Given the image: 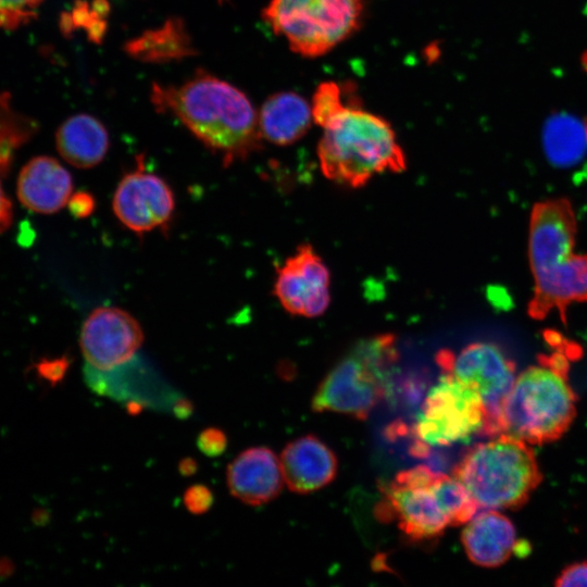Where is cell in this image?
<instances>
[{
    "label": "cell",
    "instance_id": "obj_2",
    "mask_svg": "<svg viewBox=\"0 0 587 587\" xmlns=\"http://www.w3.org/2000/svg\"><path fill=\"white\" fill-rule=\"evenodd\" d=\"M577 222L565 198L534 204L529 218L528 261L534 277V294L527 313L544 320L558 311L563 323L566 309L587 302V253L574 252Z\"/></svg>",
    "mask_w": 587,
    "mask_h": 587
},
{
    "label": "cell",
    "instance_id": "obj_17",
    "mask_svg": "<svg viewBox=\"0 0 587 587\" xmlns=\"http://www.w3.org/2000/svg\"><path fill=\"white\" fill-rule=\"evenodd\" d=\"M461 540L473 563L496 567L503 564L514 552L516 533L507 516L498 510H486L465 524Z\"/></svg>",
    "mask_w": 587,
    "mask_h": 587
},
{
    "label": "cell",
    "instance_id": "obj_8",
    "mask_svg": "<svg viewBox=\"0 0 587 587\" xmlns=\"http://www.w3.org/2000/svg\"><path fill=\"white\" fill-rule=\"evenodd\" d=\"M486 409L478 392L442 372L430 387L413 426L416 442L425 448L446 447L483 434Z\"/></svg>",
    "mask_w": 587,
    "mask_h": 587
},
{
    "label": "cell",
    "instance_id": "obj_18",
    "mask_svg": "<svg viewBox=\"0 0 587 587\" xmlns=\"http://www.w3.org/2000/svg\"><path fill=\"white\" fill-rule=\"evenodd\" d=\"M258 116L262 137L277 146L297 142L314 122L311 103L294 91H279L267 97Z\"/></svg>",
    "mask_w": 587,
    "mask_h": 587
},
{
    "label": "cell",
    "instance_id": "obj_14",
    "mask_svg": "<svg viewBox=\"0 0 587 587\" xmlns=\"http://www.w3.org/2000/svg\"><path fill=\"white\" fill-rule=\"evenodd\" d=\"M226 483L233 497L248 505L274 500L284 483L279 458L266 447L243 450L228 465Z\"/></svg>",
    "mask_w": 587,
    "mask_h": 587
},
{
    "label": "cell",
    "instance_id": "obj_24",
    "mask_svg": "<svg viewBox=\"0 0 587 587\" xmlns=\"http://www.w3.org/2000/svg\"><path fill=\"white\" fill-rule=\"evenodd\" d=\"M345 103L344 90L337 83H321L311 100L314 123L321 127Z\"/></svg>",
    "mask_w": 587,
    "mask_h": 587
},
{
    "label": "cell",
    "instance_id": "obj_23",
    "mask_svg": "<svg viewBox=\"0 0 587 587\" xmlns=\"http://www.w3.org/2000/svg\"><path fill=\"white\" fill-rule=\"evenodd\" d=\"M108 8L104 0H95L91 5L85 1L77 3L72 14L64 16L63 28L68 30L70 28L83 27L91 40L99 42L105 32L107 22L103 18V13L108 12Z\"/></svg>",
    "mask_w": 587,
    "mask_h": 587
},
{
    "label": "cell",
    "instance_id": "obj_4",
    "mask_svg": "<svg viewBox=\"0 0 587 587\" xmlns=\"http://www.w3.org/2000/svg\"><path fill=\"white\" fill-rule=\"evenodd\" d=\"M570 354L538 355V364L520 373L501 405L499 435L529 445L559 439L576 415V395L569 384Z\"/></svg>",
    "mask_w": 587,
    "mask_h": 587
},
{
    "label": "cell",
    "instance_id": "obj_7",
    "mask_svg": "<svg viewBox=\"0 0 587 587\" xmlns=\"http://www.w3.org/2000/svg\"><path fill=\"white\" fill-rule=\"evenodd\" d=\"M365 4L366 0H270L262 16L291 51L317 58L360 28Z\"/></svg>",
    "mask_w": 587,
    "mask_h": 587
},
{
    "label": "cell",
    "instance_id": "obj_22",
    "mask_svg": "<svg viewBox=\"0 0 587 587\" xmlns=\"http://www.w3.org/2000/svg\"><path fill=\"white\" fill-rule=\"evenodd\" d=\"M432 489L449 526L465 525L479 508L463 484L453 475L436 473Z\"/></svg>",
    "mask_w": 587,
    "mask_h": 587
},
{
    "label": "cell",
    "instance_id": "obj_26",
    "mask_svg": "<svg viewBox=\"0 0 587 587\" xmlns=\"http://www.w3.org/2000/svg\"><path fill=\"white\" fill-rule=\"evenodd\" d=\"M197 446L207 457H218L226 450L227 437L220 428H205L198 436Z\"/></svg>",
    "mask_w": 587,
    "mask_h": 587
},
{
    "label": "cell",
    "instance_id": "obj_15",
    "mask_svg": "<svg viewBox=\"0 0 587 587\" xmlns=\"http://www.w3.org/2000/svg\"><path fill=\"white\" fill-rule=\"evenodd\" d=\"M284 483L297 494H310L334 480L338 462L334 451L320 438L305 435L288 442L282 451Z\"/></svg>",
    "mask_w": 587,
    "mask_h": 587
},
{
    "label": "cell",
    "instance_id": "obj_25",
    "mask_svg": "<svg viewBox=\"0 0 587 587\" xmlns=\"http://www.w3.org/2000/svg\"><path fill=\"white\" fill-rule=\"evenodd\" d=\"M42 0H0V29H15L36 17Z\"/></svg>",
    "mask_w": 587,
    "mask_h": 587
},
{
    "label": "cell",
    "instance_id": "obj_29",
    "mask_svg": "<svg viewBox=\"0 0 587 587\" xmlns=\"http://www.w3.org/2000/svg\"><path fill=\"white\" fill-rule=\"evenodd\" d=\"M555 586H587V562L567 566L557 578Z\"/></svg>",
    "mask_w": 587,
    "mask_h": 587
},
{
    "label": "cell",
    "instance_id": "obj_10",
    "mask_svg": "<svg viewBox=\"0 0 587 587\" xmlns=\"http://www.w3.org/2000/svg\"><path fill=\"white\" fill-rule=\"evenodd\" d=\"M435 475L424 465L399 472L383 488L378 517L396 520L401 532L412 541L438 538L449 523L432 489Z\"/></svg>",
    "mask_w": 587,
    "mask_h": 587
},
{
    "label": "cell",
    "instance_id": "obj_33",
    "mask_svg": "<svg viewBox=\"0 0 587 587\" xmlns=\"http://www.w3.org/2000/svg\"><path fill=\"white\" fill-rule=\"evenodd\" d=\"M586 126H587V124H586Z\"/></svg>",
    "mask_w": 587,
    "mask_h": 587
},
{
    "label": "cell",
    "instance_id": "obj_20",
    "mask_svg": "<svg viewBox=\"0 0 587 587\" xmlns=\"http://www.w3.org/2000/svg\"><path fill=\"white\" fill-rule=\"evenodd\" d=\"M125 51L146 63H165L196 54L186 25L178 17H170L163 25L128 40Z\"/></svg>",
    "mask_w": 587,
    "mask_h": 587
},
{
    "label": "cell",
    "instance_id": "obj_21",
    "mask_svg": "<svg viewBox=\"0 0 587 587\" xmlns=\"http://www.w3.org/2000/svg\"><path fill=\"white\" fill-rule=\"evenodd\" d=\"M544 145L546 154L553 164L572 165L586 152L587 126L571 116H554L546 124Z\"/></svg>",
    "mask_w": 587,
    "mask_h": 587
},
{
    "label": "cell",
    "instance_id": "obj_32",
    "mask_svg": "<svg viewBox=\"0 0 587 587\" xmlns=\"http://www.w3.org/2000/svg\"><path fill=\"white\" fill-rule=\"evenodd\" d=\"M196 465L192 459H185L179 464V471L183 475H191L196 471Z\"/></svg>",
    "mask_w": 587,
    "mask_h": 587
},
{
    "label": "cell",
    "instance_id": "obj_3",
    "mask_svg": "<svg viewBox=\"0 0 587 587\" xmlns=\"http://www.w3.org/2000/svg\"><path fill=\"white\" fill-rule=\"evenodd\" d=\"M317 158L323 175L351 188L407 167L396 133L384 117L345 103L321 126Z\"/></svg>",
    "mask_w": 587,
    "mask_h": 587
},
{
    "label": "cell",
    "instance_id": "obj_13",
    "mask_svg": "<svg viewBox=\"0 0 587 587\" xmlns=\"http://www.w3.org/2000/svg\"><path fill=\"white\" fill-rule=\"evenodd\" d=\"M140 166L123 176L113 197V211L128 229L145 234L164 227L172 218L175 201L167 183Z\"/></svg>",
    "mask_w": 587,
    "mask_h": 587
},
{
    "label": "cell",
    "instance_id": "obj_16",
    "mask_svg": "<svg viewBox=\"0 0 587 587\" xmlns=\"http://www.w3.org/2000/svg\"><path fill=\"white\" fill-rule=\"evenodd\" d=\"M70 172L54 158L40 155L29 160L17 177L20 202L28 210L51 214L60 211L72 196Z\"/></svg>",
    "mask_w": 587,
    "mask_h": 587
},
{
    "label": "cell",
    "instance_id": "obj_31",
    "mask_svg": "<svg viewBox=\"0 0 587 587\" xmlns=\"http://www.w3.org/2000/svg\"><path fill=\"white\" fill-rule=\"evenodd\" d=\"M12 217L13 210L11 201L3 191L0 183V233L5 230L10 226Z\"/></svg>",
    "mask_w": 587,
    "mask_h": 587
},
{
    "label": "cell",
    "instance_id": "obj_11",
    "mask_svg": "<svg viewBox=\"0 0 587 587\" xmlns=\"http://www.w3.org/2000/svg\"><path fill=\"white\" fill-rule=\"evenodd\" d=\"M143 340L138 321L114 307L93 310L83 324L79 345L87 367L109 372L133 359Z\"/></svg>",
    "mask_w": 587,
    "mask_h": 587
},
{
    "label": "cell",
    "instance_id": "obj_27",
    "mask_svg": "<svg viewBox=\"0 0 587 587\" xmlns=\"http://www.w3.org/2000/svg\"><path fill=\"white\" fill-rule=\"evenodd\" d=\"M183 501L190 513L203 514L212 507L213 495L208 487L193 485L185 491Z\"/></svg>",
    "mask_w": 587,
    "mask_h": 587
},
{
    "label": "cell",
    "instance_id": "obj_19",
    "mask_svg": "<svg viewBox=\"0 0 587 587\" xmlns=\"http://www.w3.org/2000/svg\"><path fill=\"white\" fill-rule=\"evenodd\" d=\"M57 149L71 165L90 168L108 153L110 141L105 126L90 114H76L65 120L57 130Z\"/></svg>",
    "mask_w": 587,
    "mask_h": 587
},
{
    "label": "cell",
    "instance_id": "obj_1",
    "mask_svg": "<svg viewBox=\"0 0 587 587\" xmlns=\"http://www.w3.org/2000/svg\"><path fill=\"white\" fill-rule=\"evenodd\" d=\"M151 102L176 116L225 165L262 149L259 116L247 95L203 70L180 85L153 83Z\"/></svg>",
    "mask_w": 587,
    "mask_h": 587
},
{
    "label": "cell",
    "instance_id": "obj_6",
    "mask_svg": "<svg viewBox=\"0 0 587 587\" xmlns=\"http://www.w3.org/2000/svg\"><path fill=\"white\" fill-rule=\"evenodd\" d=\"M396 360L392 335L362 341L319 384L312 398V410L365 420L386 395L388 375Z\"/></svg>",
    "mask_w": 587,
    "mask_h": 587
},
{
    "label": "cell",
    "instance_id": "obj_12",
    "mask_svg": "<svg viewBox=\"0 0 587 587\" xmlns=\"http://www.w3.org/2000/svg\"><path fill=\"white\" fill-rule=\"evenodd\" d=\"M330 273L309 243L298 247L277 270L274 295L292 315L317 317L330 303Z\"/></svg>",
    "mask_w": 587,
    "mask_h": 587
},
{
    "label": "cell",
    "instance_id": "obj_9",
    "mask_svg": "<svg viewBox=\"0 0 587 587\" xmlns=\"http://www.w3.org/2000/svg\"><path fill=\"white\" fill-rule=\"evenodd\" d=\"M437 363L461 383L475 389L486 409L483 435H499L501 405L515 380L516 365L500 347L491 342H473L457 354L441 350Z\"/></svg>",
    "mask_w": 587,
    "mask_h": 587
},
{
    "label": "cell",
    "instance_id": "obj_30",
    "mask_svg": "<svg viewBox=\"0 0 587 587\" xmlns=\"http://www.w3.org/2000/svg\"><path fill=\"white\" fill-rule=\"evenodd\" d=\"M67 203L71 213L79 218L90 215L96 208L95 198L91 193L86 191H78L74 193L71 196Z\"/></svg>",
    "mask_w": 587,
    "mask_h": 587
},
{
    "label": "cell",
    "instance_id": "obj_28",
    "mask_svg": "<svg viewBox=\"0 0 587 587\" xmlns=\"http://www.w3.org/2000/svg\"><path fill=\"white\" fill-rule=\"evenodd\" d=\"M67 367L68 361L63 357L61 359L41 361L37 365V371L41 378L54 385L64 377Z\"/></svg>",
    "mask_w": 587,
    "mask_h": 587
},
{
    "label": "cell",
    "instance_id": "obj_5",
    "mask_svg": "<svg viewBox=\"0 0 587 587\" xmlns=\"http://www.w3.org/2000/svg\"><path fill=\"white\" fill-rule=\"evenodd\" d=\"M452 475L487 510L522 507L542 480L529 444L508 434L474 445Z\"/></svg>",
    "mask_w": 587,
    "mask_h": 587
}]
</instances>
